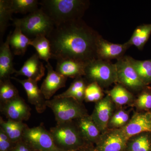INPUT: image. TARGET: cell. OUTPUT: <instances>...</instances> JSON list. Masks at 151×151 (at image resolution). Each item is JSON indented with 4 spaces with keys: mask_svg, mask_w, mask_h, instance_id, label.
<instances>
[{
    "mask_svg": "<svg viewBox=\"0 0 151 151\" xmlns=\"http://www.w3.org/2000/svg\"><path fill=\"white\" fill-rule=\"evenodd\" d=\"M131 47L127 42L122 44L113 43L101 36L97 43V58L109 61L113 59L118 60L124 56L125 52Z\"/></svg>",
    "mask_w": 151,
    "mask_h": 151,
    "instance_id": "11",
    "label": "cell"
},
{
    "mask_svg": "<svg viewBox=\"0 0 151 151\" xmlns=\"http://www.w3.org/2000/svg\"><path fill=\"white\" fill-rule=\"evenodd\" d=\"M34 150L27 142L22 139L16 144L12 151H32Z\"/></svg>",
    "mask_w": 151,
    "mask_h": 151,
    "instance_id": "35",
    "label": "cell"
},
{
    "mask_svg": "<svg viewBox=\"0 0 151 151\" xmlns=\"http://www.w3.org/2000/svg\"></svg>",
    "mask_w": 151,
    "mask_h": 151,
    "instance_id": "37",
    "label": "cell"
},
{
    "mask_svg": "<svg viewBox=\"0 0 151 151\" xmlns=\"http://www.w3.org/2000/svg\"><path fill=\"white\" fill-rule=\"evenodd\" d=\"M129 147L130 151H150V141L147 135H140L132 141Z\"/></svg>",
    "mask_w": 151,
    "mask_h": 151,
    "instance_id": "31",
    "label": "cell"
},
{
    "mask_svg": "<svg viewBox=\"0 0 151 151\" xmlns=\"http://www.w3.org/2000/svg\"><path fill=\"white\" fill-rule=\"evenodd\" d=\"M11 78L22 85L27 94L28 102L34 105L38 113H42L45 112L47 108L46 100L38 86L37 82L29 78L24 80L15 77H11Z\"/></svg>",
    "mask_w": 151,
    "mask_h": 151,
    "instance_id": "14",
    "label": "cell"
},
{
    "mask_svg": "<svg viewBox=\"0 0 151 151\" xmlns=\"http://www.w3.org/2000/svg\"><path fill=\"white\" fill-rule=\"evenodd\" d=\"M12 13L10 7L9 0H0V35L1 40L9 21L12 20Z\"/></svg>",
    "mask_w": 151,
    "mask_h": 151,
    "instance_id": "28",
    "label": "cell"
},
{
    "mask_svg": "<svg viewBox=\"0 0 151 151\" xmlns=\"http://www.w3.org/2000/svg\"><path fill=\"white\" fill-rule=\"evenodd\" d=\"M10 35L11 32L0 47V80L10 79L11 75L17 71L13 66L14 54L10 46Z\"/></svg>",
    "mask_w": 151,
    "mask_h": 151,
    "instance_id": "18",
    "label": "cell"
},
{
    "mask_svg": "<svg viewBox=\"0 0 151 151\" xmlns=\"http://www.w3.org/2000/svg\"><path fill=\"white\" fill-rule=\"evenodd\" d=\"M129 116L124 111H119L116 112L111 117L108 126L114 128H123L129 122Z\"/></svg>",
    "mask_w": 151,
    "mask_h": 151,
    "instance_id": "32",
    "label": "cell"
},
{
    "mask_svg": "<svg viewBox=\"0 0 151 151\" xmlns=\"http://www.w3.org/2000/svg\"><path fill=\"white\" fill-rule=\"evenodd\" d=\"M100 37L81 19L55 26L47 38L53 59L88 63L97 58V43Z\"/></svg>",
    "mask_w": 151,
    "mask_h": 151,
    "instance_id": "1",
    "label": "cell"
},
{
    "mask_svg": "<svg viewBox=\"0 0 151 151\" xmlns=\"http://www.w3.org/2000/svg\"><path fill=\"white\" fill-rule=\"evenodd\" d=\"M45 67L47 75L42 84L40 90L47 100H50L58 89L65 87L68 78L54 70L49 62L47 63Z\"/></svg>",
    "mask_w": 151,
    "mask_h": 151,
    "instance_id": "13",
    "label": "cell"
},
{
    "mask_svg": "<svg viewBox=\"0 0 151 151\" xmlns=\"http://www.w3.org/2000/svg\"><path fill=\"white\" fill-rule=\"evenodd\" d=\"M19 95L18 90L10 79L0 80V104L10 101Z\"/></svg>",
    "mask_w": 151,
    "mask_h": 151,
    "instance_id": "27",
    "label": "cell"
},
{
    "mask_svg": "<svg viewBox=\"0 0 151 151\" xmlns=\"http://www.w3.org/2000/svg\"><path fill=\"white\" fill-rule=\"evenodd\" d=\"M151 34V23L143 24L136 28L128 43L139 50L144 48Z\"/></svg>",
    "mask_w": 151,
    "mask_h": 151,
    "instance_id": "22",
    "label": "cell"
},
{
    "mask_svg": "<svg viewBox=\"0 0 151 151\" xmlns=\"http://www.w3.org/2000/svg\"><path fill=\"white\" fill-rule=\"evenodd\" d=\"M16 144L0 128V151H12Z\"/></svg>",
    "mask_w": 151,
    "mask_h": 151,
    "instance_id": "34",
    "label": "cell"
},
{
    "mask_svg": "<svg viewBox=\"0 0 151 151\" xmlns=\"http://www.w3.org/2000/svg\"><path fill=\"white\" fill-rule=\"evenodd\" d=\"M128 141L121 129L110 130L102 134L97 143V151H121Z\"/></svg>",
    "mask_w": 151,
    "mask_h": 151,
    "instance_id": "10",
    "label": "cell"
},
{
    "mask_svg": "<svg viewBox=\"0 0 151 151\" xmlns=\"http://www.w3.org/2000/svg\"><path fill=\"white\" fill-rule=\"evenodd\" d=\"M108 94L112 101L119 105L128 104L133 100V96L132 93L121 84L116 85L108 91Z\"/></svg>",
    "mask_w": 151,
    "mask_h": 151,
    "instance_id": "26",
    "label": "cell"
},
{
    "mask_svg": "<svg viewBox=\"0 0 151 151\" xmlns=\"http://www.w3.org/2000/svg\"><path fill=\"white\" fill-rule=\"evenodd\" d=\"M31 111L29 106L19 95L10 101L0 104L1 113L8 119L16 122L28 121L31 115Z\"/></svg>",
    "mask_w": 151,
    "mask_h": 151,
    "instance_id": "9",
    "label": "cell"
},
{
    "mask_svg": "<svg viewBox=\"0 0 151 151\" xmlns=\"http://www.w3.org/2000/svg\"><path fill=\"white\" fill-rule=\"evenodd\" d=\"M117 69L118 82L127 89L134 91H140L146 85L142 81L127 56L117 60L115 63Z\"/></svg>",
    "mask_w": 151,
    "mask_h": 151,
    "instance_id": "8",
    "label": "cell"
},
{
    "mask_svg": "<svg viewBox=\"0 0 151 151\" xmlns=\"http://www.w3.org/2000/svg\"><path fill=\"white\" fill-rule=\"evenodd\" d=\"M101 87L96 82L89 83L85 90L84 100L87 102H97L103 99Z\"/></svg>",
    "mask_w": 151,
    "mask_h": 151,
    "instance_id": "29",
    "label": "cell"
},
{
    "mask_svg": "<svg viewBox=\"0 0 151 151\" xmlns=\"http://www.w3.org/2000/svg\"><path fill=\"white\" fill-rule=\"evenodd\" d=\"M47 107L54 113L57 124L70 122L88 116L82 103L71 97H57L46 101Z\"/></svg>",
    "mask_w": 151,
    "mask_h": 151,
    "instance_id": "5",
    "label": "cell"
},
{
    "mask_svg": "<svg viewBox=\"0 0 151 151\" xmlns=\"http://www.w3.org/2000/svg\"><path fill=\"white\" fill-rule=\"evenodd\" d=\"M12 21L14 24L19 26L23 33L31 40L40 35L47 37L55 27L53 22L40 8L23 18Z\"/></svg>",
    "mask_w": 151,
    "mask_h": 151,
    "instance_id": "4",
    "label": "cell"
},
{
    "mask_svg": "<svg viewBox=\"0 0 151 151\" xmlns=\"http://www.w3.org/2000/svg\"><path fill=\"white\" fill-rule=\"evenodd\" d=\"M15 28L13 32H11L9 45L14 55H23L28 47L30 45L32 40L30 39L22 32L19 26L14 24Z\"/></svg>",
    "mask_w": 151,
    "mask_h": 151,
    "instance_id": "21",
    "label": "cell"
},
{
    "mask_svg": "<svg viewBox=\"0 0 151 151\" xmlns=\"http://www.w3.org/2000/svg\"><path fill=\"white\" fill-rule=\"evenodd\" d=\"M113 101L108 95L96 103L91 117L101 133L105 132L112 117Z\"/></svg>",
    "mask_w": 151,
    "mask_h": 151,
    "instance_id": "12",
    "label": "cell"
},
{
    "mask_svg": "<svg viewBox=\"0 0 151 151\" xmlns=\"http://www.w3.org/2000/svg\"><path fill=\"white\" fill-rule=\"evenodd\" d=\"M29 127L23 122H16L9 119L5 121L1 116L0 117V128L14 142L17 143L21 140L25 131Z\"/></svg>",
    "mask_w": 151,
    "mask_h": 151,
    "instance_id": "20",
    "label": "cell"
},
{
    "mask_svg": "<svg viewBox=\"0 0 151 151\" xmlns=\"http://www.w3.org/2000/svg\"><path fill=\"white\" fill-rule=\"evenodd\" d=\"M76 120V123L86 142L97 143L100 139L102 133L91 116L88 115Z\"/></svg>",
    "mask_w": 151,
    "mask_h": 151,
    "instance_id": "19",
    "label": "cell"
},
{
    "mask_svg": "<svg viewBox=\"0 0 151 151\" xmlns=\"http://www.w3.org/2000/svg\"><path fill=\"white\" fill-rule=\"evenodd\" d=\"M121 129L128 140L135 135L151 132V117L147 114L137 113Z\"/></svg>",
    "mask_w": 151,
    "mask_h": 151,
    "instance_id": "15",
    "label": "cell"
},
{
    "mask_svg": "<svg viewBox=\"0 0 151 151\" xmlns=\"http://www.w3.org/2000/svg\"><path fill=\"white\" fill-rule=\"evenodd\" d=\"M23 139L34 151H63L57 147L50 132L42 123L37 127L28 128Z\"/></svg>",
    "mask_w": 151,
    "mask_h": 151,
    "instance_id": "7",
    "label": "cell"
},
{
    "mask_svg": "<svg viewBox=\"0 0 151 151\" xmlns=\"http://www.w3.org/2000/svg\"><path fill=\"white\" fill-rule=\"evenodd\" d=\"M136 103L141 109H151V92L143 91L138 97Z\"/></svg>",
    "mask_w": 151,
    "mask_h": 151,
    "instance_id": "33",
    "label": "cell"
},
{
    "mask_svg": "<svg viewBox=\"0 0 151 151\" xmlns=\"http://www.w3.org/2000/svg\"><path fill=\"white\" fill-rule=\"evenodd\" d=\"M84 76L90 83L96 82L101 87H107L118 82L115 63H113L109 60L98 58L87 63Z\"/></svg>",
    "mask_w": 151,
    "mask_h": 151,
    "instance_id": "6",
    "label": "cell"
},
{
    "mask_svg": "<svg viewBox=\"0 0 151 151\" xmlns=\"http://www.w3.org/2000/svg\"><path fill=\"white\" fill-rule=\"evenodd\" d=\"M57 60L55 71L60 75L71 78L84 76L85 68L88 63L69 58Z\"/></svg>",
    "mask_w": 151,
    "mask_h": 151,
    "instance_id": "16",
    "label": "cell"
},
{
    "mask_svg": "<svg viewBox=\"0 0 151 151\" xmlns=\"http://www.w3.org/2000/svg\"><path fill=\"white\" fill-rule=\"evenodd\" d=\"M40 59L37 53L33 55L25 62L19 70H17L16 76H24L37 82L40 81L45 75V68Z\"/></svg>",
    "mask_w": 151,
    "mask_h": 151,
    "instance_id": "17",
    "label": "cell"
},
{
    "mask_svg": "<svg viewBox=\"0 0 151 151\" xmlns=\"http://www.w3.org/2000/svg\"><path fill=\"white\" fill-rule=\"evenodd\" d=\"M86 79L82 76L75 78L72 82L69 88L65 92L59 94L55 95L57 97H72L73 95L78 91L86 89L88 85Z\"/></svg>",
    "mask_w": 151,
    "mask_h": 151,
    "instance_id": "30",
    "label": "cell"
},
{
    "mask_svg": "<svg viewBox=\"0 0 151 151\" xmlns=\"http://www.w3.org/2000/svg\"><path fill=\"white\" fill-rule=\"evenodd\" d=\"M83 151H95L94 150H92V149H85V150H84Z\"/></svg>",
    "mask_w": 151,
    "mask_h": 151,
    "instance_id": "36",
    "label": "cell"
},
{
    "mask_svg": "<svg viewBox=\"0 0 151 151\" xmlns=\"http://www.w3.org/2000/svg\"><path fill=\"white\" fill-rule=\"evenodd\" d=\"M30 45L35 48L40 59L48 63L49 60L52 58L50 42L46 37L43 35L37 37L32 40Z\"/></svg>",
    "mask_w": 151,
    "mask_h": 151,
    "instance_id": "24",
    "label": "cell"
},
{
    "mask_svg": "<svg viewBox=\"0 0 151 151\" xmlns=\"http://www.w3.org/2000/svg\"><path fill=\"white\" fill-rule=\"evenodd\" d=\"M130 63L142 81L145 85L151 83V59L147 60H138L132 57L127 56Z\"/></svg>",
    "mask_w": 151,
    "mask_h": 151,
    "instance_id": "23",
    "label": "cell"
},
{
    "mask_svg": "<svg viewBox=\"0 0 151 151\" xmlns=\"http://www.w3.org/2000/svg\"><path fill=\"white\" fill-rule=\"evenodd\" d=\"M40 9L55 26L82 19L90 1L88 0H42Z\"/></svg>",
    "mask_w": 151,
    "mask_h": 151,
    "instance_id": "2",
    "label": "cell"
},
{
    "mask_svg": "<svg viewBox=\"0 0 151 151\" xmlns=\"http://www.w3.org/2000/svg\"><path fill=\"white\" fill-rule=\"evenodd\" d=\"M50 132L57 147L63 151H73L86 142L74 120L57 124Z\"/></svg>",
    "mask_w": 151,
    "mask_h": 151,
    "instance_id": "3",
    "label": "cell"
},
{
    "mask_svg": "<svg viewBox=\"0 0 151 151\" xmlns=\"http://www.w3.org/2000/svg\"><path fill=\"white\" fill-rule=\"evenodd\" d=\"M9 4L12 14H26L37 10L39 2L37 0H9Z\"/></svg>",
    "mask_w": 151,
    "mask_h": 151,
    "instance_id": "25",
    "label": "cell"
}]
</instances>
